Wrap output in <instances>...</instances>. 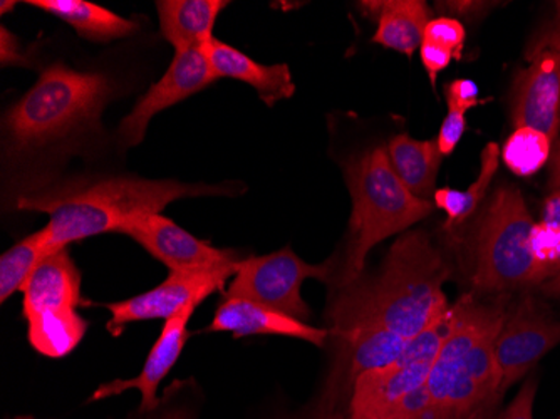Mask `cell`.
Returning a JSON list of instances; mask_svg holds the SVG:
<instances>
[{
	"mask_svg": "<svg viewBox=\"0 0 560 419\" xmlns=\"http://www.w3.org/2000/svg\"><path fill=\"white\" fill-rule=\"evenodd\" d=\"M448 261L423 230L402 233L374 273L338 287L327 319L330 336L385 329L411 340L450 309Z\"/></svg>",
	"mask_w": 560,
	"mask_h": 419,
	"instance_id": "cell-1",
	"label": "cell"
},
{
	"mask_svg": "<svg viewBox=\"0 0 560 419\" xmlns=\"http://www.w3.org/2000/svg\"><path fill=\"white\" fill-rule=\"evenodd\" d=\"M512 298L470 291L453 302L455 321L427 380L423 419H493L502 409L495 345Z\"/></svg>",
	"mask_w": 560,
	"mask_h": 419,
	"instance_id": "cell-2",
	"label": "cell"
},
{
	"mask_svg": "<svg viewBox=\"0 0 560 419\" xmlns=\"http://www.w3.org/2000/svg\"><path fill=\"white\" fill-rule=\"evenodd\" d=\"M232 194L235 190L229 185L119 176L31 191L19 197L18 207L49 216L46 226L50 233V255L65 251L72 242L101 233H119L137 217L162 213L172 201Z\"/></svg>",
	"mask_w": 560,
	"mask_h": 419,
	"instance_id": "cell-3",
	"label": "cell"
},
{
	"mask_svg": "<svg viewBox=\"0 0 560 419\" xmlns=\"http://www.w3.org/2000/svg\"><path fill=\"white\" fill-rule=\"evenodd\" d=\"M113 94L115 84L108 75L56 62L9 109V144L14 151H34L93 131Z\"/></svg>",
	"mask_w": 560,
	"mask_h": 419,
	"instance_id": "cell-4",
	"label": "cell"
},
{
	"mask_svg": "<svg viewBox=\"0 0 560 419\" xmlns=\"http://www.w3.org/2000/svg\"><path fill=\"white\" fill-rule=\"evenodd\" d=\"M346 185L352 198L345 269L338 286L363 276L370 252L396 233L431 216L435 203L415 197L398 178L386 147L368 150L345 166Z\"/></svg>",
	"mask_w": 560,
	"mask_h": 419,
	"instance_id": "cell-5",
	"label": "cell"
},
{
	"mask_svg": "<svg viewBox=\"0 0 560 419\" xmlns=\"http://www.w3.org/2000/svg\"><path fill=\"white\" fill-rule=\"evenodd\" d=\"M534 219L515 185H500L481 216L471 261V292L483 298L536 291L546 273L530 251Z\"/></svg>",
	"mask_w": 560,
	"mask_h": 419,
	"instance_id": "cell-6",
	"label": "cell"
},
{
	"mask_svg": "<svg viewBox=\"0 0 560 419\" xmlns=\"http://www.w3.org/2000/svg\"><path fill=\"white\" fill-rule=\"evenodd\" d=\"M22 312L34 351L50 359L71 354L86 336L81 316V272L68 248L47 255L24 287Z\"/></svg>",
	"mask_w": 560,
	"mask_h": 419,
	"instance_id": "cell-7",
	"label": "cell"
},
{
	"mask_svg": "<svg viewBox=\"0 0 560 419\" xmlns=\"http://www.w3.org/2000/svg\"><path fill=\"white\" fill-rule=\"evenodd\" d=\"M453 321V305H450L443 316L408 342L396 361L361 374L352 386L345 418L386 419L406 396L424 386Z\"/></svg>",
	"mask_w": 560,
	"mask_h": 419,
	"instance_id": "cell-8",
	"label": "cell"
},
{
	"mask_svg": "<svg viewBox=\"0 0 560 419\" xmlns=\"http://www.w3.org/2000/svg\"><path fill=\"white\" fill-rule=\"evenodd\" d=\"M335 267V258L319 266L307 264L291 247L260 257L254 255L237 261L234 279L223 294L259 302L307 323L313 311L302 298V286L307 279L329 283L336 277Z\"/></svg>",
	"mask_w": 560,
	"mask_h": 419,
	"instance_id": "cell-9",
	"label": "cell"
},
{
	"mask_svg": "<svg viewBox=\"0 0 560 419\" xmlns=\"http://www.w3.org/2000/svg\"><path fill=\"white\" fill-rule=\"evenodd\" d=\"M557 346H560V319L547 299L537 291L518 292L517 299L512 298L495 345L505 395L512 386L530 376Z\"/></svg>",
	"mask_w": 560,
	"mask_h": 419,
	"instance_id": "cell-10",
	"label": "cell"
},
{
	"mask_svg": "<svg viewBox=\"0 0 560 419\" xmlns=\"http://www.w3.org/2000/svg\"><path fill=\"white\" fill-rule=\"evenodd\" d=\"M235 269L237 264L200 272H170L165 282L151 291L125 301L101 304L112 312L106 329L118 337L128 324L172 319L188 305H200L213 292L223 291L225 283L234 279Z\"/></svg>",
	"mask_w": 560,
	"mask_h": 419,
	"instance_id": "cell-11",
	"label": "cell"
},
{
	"mask_svg": "<svg viewBox=\"0 0 560 419\" xmlns=\"http://www.w3.org/2000/svg\"><path fill=\"white\" fill-rule=\"evenodd\" d=\"M215 72L201 49L175 53L172 65L159 83L140 97L130 115L122 118L118 128L122 147H138L147 137L148 125L159 113L172 108L187 97L217 83Z\"/></svg>",
	"mask_w": 560,
	"mask_h": 419,
	"instance_id": "cell-12",
	"label": "cell"
},
{
	"mask_svg": "<svg viewBox=\"0 0 560 419\" xmlns=\"http://www.w3.org/2000/svg\"><path fill=\"white\" fill-rule=\"evenodd\" d=\"M122 235L133 238L148 254L153 255L170 272H200L234 266L238 258L235 251H222L209 242L194 237L162 213H144L122 226Z\"/></svg>",
	"mask_w": 560,
	"mask_h": 419,
	"instance_id": "cell-13",
	"label": "cell"
},
{
	"mask_svg": "<svg viewBox=\"0 0 560 419\" xmlns=\"http://www.w3.org/2000/svg\"><path fill=\"white\" fill-rule=\"evenodd\" d=\"M527 61L512 84V123L515 128L539 129L556 141L560 137V55L540 49L528 55Z\"/></svg>",
	"mask_w": 560,
	"mask_h": 419,
	"instance_id": "cell-14",
	"label": "cell"
},
{
	"mask_svg": "<svg viewBox=\"0 0 560 419\" xmlns=\"http://www.w3.org/2000/svg\"><path fill=\"white\" fill-rule=\"evenodd\" d=\"M197 307L198 305H188L172 319L166 321L162 334H160L155 345L151 348L150 354H148L147 361H144L143 370L137 377L101 384L91 396V401H103V399L122 395L125 391L138 389L141 395V412H150L159 408L160 384L175 368L176 361L180 359L182 351H184L188 337H190L188 323H190Z\"/></svg>",
	"mask_w": 560,
	"mask_h": 419,
	"instance_id": "cell-15",
	"label": "cell"
},
{
	"mask_svg": "<svg viewBox=\"0 0 560 419\" xmlns=\"http://www.w3.org/2000/svg\"><path fill=\"white\" fill-rule=\"evenodd\" d=\"M212 333H231L234 339L250 336H282L305 340L323 348L330 330L314 327L304 321L294 319L284 312L267 307L247 299L225 298L217 307L215 317L209 326Z\"/></svg>",
	"mask_w": 560,
	"mask_h": 419,
	"instance_id": "cell-16",
	"label": "cell"
},
{
	"mask_svg": "<svg viewBox=\"0 0 560 419\" xmlns=\"http://www.w3.org/2000/svg\"><path fill=\"white\" fill-rule=\"evenodd\" d=\"M209 59L217 78H232L248 84L259 93L260 100L272 108L279 101L294 96L295 84L291 68L288 65H260L256 59L248 58L242 50L231 44L210 39L201 47Z\"/></svg>",
	"mask_w": 560,
	"mask_h": 419,
	"instance_id": "cell-17",
	"label": "cell"
},
{
	"mask_svg": "<svg viewBox=\"0 0 560 419\" xmlns=\"http://www.w3.org/2000/svg\"><path fill=\"white\" fill-rule=\"evenodd\" d=\"M358 9L364 18L377 22L373 43L408 58L420 49L424 30L435 19L423 0H363Z\"/></svg>",
	"mask_w": 560,
	"mask_h": 419,
	"instance_id": "cell-18",
	"label": "cell"
},
{
	"mask_svg": "<svg viewBox=\"0 0 560 419\" xmlns=\"http://www.w3.org/2000/svg\"><path fill=\"white\" fill-rule=\"evenodd\" d=\"M160 33L182 50L201 49L213 39V27L220 12L229 5L225 0H160L156 2Z\"/></svg>",
	"mask_w": 560,
	"mask_h": 419,
	"instance_id": "cell-19",
	"label": "cell"
},
{
	"mask_svg": "<svg viewBox=\"0 0 560 419\" xmlns=\"http://www.w3.org/2000/svg\"><path fill=\"white\" fill-rule=\"evenodd\" d=\"M389 162L398 178L415 197L430 200L436 191V176L442 168L443 154L439 141L413 140L410 135H396L389 140Z\"/></svg>",
	"mask_w": 560,
	"mask_h": 419,
	"instance_id": "cell-20",
	"label": "cell"
},
{
	"mask_svg": "<svg viewBox=\"0 0 560 419\" xmlns=\"http://www.w3.org/2000/svg\"><path fill=\"white\" fill-rule=\"evenodd\" d=\"M27 5L55 15L74 27L75 33L94 43H109L133 36L138 24L101 5L84 0H30Z\"/></svg>",
	"mask_w": 560,
	"mask_h": 419,
	"instance_id": "cell-21",
	"label": "cell"
},
{
	"mask_svg": "<svg viewBox=\"0 0 560 419\" xmlns=\"http://www.w3.org/2000/svg\"><path fill=\"white\" fill-rule=\"evenodd\" d=\"M500 165V147L489 143L480 154V172L467 190L440 188L433 195V203L446 213L445 229L453 230L470 219L489 191Z\"/></svg>",
	"mask_w": 560,
	"mask_h": 419,
	"instance_id": "cell-22",
	"label": "cell"
},
{
	"mask_svg": "<svg viewBox=\"0 0 560 419\" xmlns=\"http://www.w3.org/2000/svg\"><path fill=\"white\" fill-rule=\"evenodd\" d=\"M50 233L47 226L9 248L0 257V302L4 304L15 292L24 291L25 283L40 261L49 255Z\"/></svg>",
	"mask_w": 560,
	"mask_h": 419,
	"instance_id": "cell-23",
	"label": "cell"
},
{
	"mask_svg": "<svg viewBox=\"0 0 560 419\" xmlns=\"http://www.w3.org/2000/svg\"><path fill=\"white\" fill-rule=\"evenodd\" d=\"M553 141L536 128H515L500 150V160L515 176L537 175L552 156Z\"/></svg>",
	"mask_w": 560,
	"mask_h": 419,
	"instance_id": "cell-24",
	"label": "cell"
},
{
	"mask_svg": "<svg viewBox=\"0 0 560 419\" xmlns=\"http://www.w3.org/2000/svg\"><path fill=\"white\" fill-rule=\"evenodd\" d=\"M465 39H467L465 25L460 21L445 18V15L431 19L423 36L424 44H431V46L448 50L455 61H460L464 58Z\"/></svg>",
	"mask_w": 560,
	"mask_h": 419,
	"instance_id": "cell-25",
	"label": "cell"
},
{
	"mask_svg": "<svg viewBox=\"0 0 560 419\" xmlns=\"http://www.w3.org/2000/svg\"><path fill=\"white\" fill-rule=\"evenodd\" d=\"M530 251L537 264L542 267L546 280L552 279L560 258V229L544 222L534 223L530 233Z\"/></svg>",
	"mask_w": 560,
	"mask_h": 419,
	"instance_id": "cell-26",
	"label": "cell"
},
{
	"mask_svg": "<svg viewBox=\"0 0 560 419\" xmlns=\"http://www.w3.org/2000/svg\"><path fill=\"white\" fill-rule=\"evenodd\" d=\"M537 391H539V376L530 374L522 381L515 398L503 406L493 419H536L534 409H536Z\"/></svg>",
	"mask_w": 560,
	"mask_h": 419,
	"instance_id": "cell-27",
	"label": "cell"
},
{
	"mask_svg": "<svg viewBox=\"0 0 560 419\" xmlns=\"http://www.w3.org/2000/svg\"><path fill=\"white\" fill-rule=\"evenodd\" d=\"M445 100L448 112L467 113L477 108L486 100H480L477 83L471 80H455L445 86Z\"/></svg>",
	"mask_w": 560,
	"mask_h": 419,
	"instance_id": "cell-28",
	"label": "cell"
},
{
	"mask_svg": "<svg viewBox=\"0 0 560 419\" xmlns=\"http://www.w3.org/2000/svg\"><path fill=\"white\" fill-rule=\"evenodd\" d=\"M495 2H483V0H453V2H436V9L445 12V18L456 19V21H478L486 18ZM462 22V21H460Z\"/></svg>",
	"mask_w": 560,
	"mask_h": 419,
	"instance_id": "cell-29",
	"label": "cell"
},
{
	"mask_svg": "<svg viewBox=\"0 0 560 419\" xmlns=\"http://www.w3.org/2000/svg\"><path fill=\"white\" fill-rule=\"evenodd\" d=\"M467 128V119H465L464 113L448 112L446 118L443 119L439 138H436L443 156H448V154L456 150Z\"/></svg>",
	"mask_w": 560,
	"mask_h": 419,
	"instance_id": "cell-30",
	"label": "cell"
},
{
	"mask_svg": "<svg viewBox=\"0 0 560 419\" xmlns=\"http://www.w3.org/2000/svg\"><path fill=\"white\" fill-rule=\"evenodd\" d=\"M420 58L421 65L427 69L431 88H436V80H439L440 72L445 71V69L452 65V61H455L448 50L440 49V47L424 43L421 44L420 47Z\"/></svg>",
	"mask_w": 560,
	"mask_h": 419,
	"instance_id": "cell-31",
	"label": "cell"
},
{
	"mask_svg": "<svg viewBox=\"0 0 560 419\" xmlns=\"http://www.w3.org/2000/svg\"><path fill=\"white\" fill-rule=\"evenodd\" d=\"M540 49H553L560 55V2L556 4V14L544 25L528 44L527 56Z\"/></svg>",
	"mask_w": 560,
	"mask_h": 419,
	"instance_id": "cell-32",
	"label": "cell"
},
{
	"mask_svg": "<svg viewBox=\"0 0 560 419\" xmlns=\"http://www.w3.org/2000/svg\"><path fill=\"white\" fill-rule=\"evenodd\" d=\"M0 62L2 66L27 65V59L19 46L18 37L9 33L4 25L0 27Z\"/></svg>",
	"mask_w": 560,
	"mask_h": 419,
	"instance_id": "cell-33",
	"label": "cell"
},
{
	"mask_svg": "<svg viewBox=\"0 0 560 419\" xmlns=\"http://www.w3.org/2000/svg\"><path fill=\"white\" fill-rule=\"evenodd\" d=\"M539 222L560 229V190L552 191V194L544 200L542 208H540Z\"/></svg>",
	"mask_w": 560,
	"mask_h": 419,
	"instance_id": "cell-34",
	"label": "cell"
},
{
	"mask_svg": "<svg viewBox=\"0 0 560 419\" xmlns=\"http://www.w3.org/2000/svg\"><path fill=\"white\" fill-rule=\"evenodd\" d=\"M552 191L560 190V137L553 141L552 156H550V182Z\"/></svg>",
	"mask_w": 560,
	"mask_h": 419,
	"instance_id": "cell-35",
	"label": "cell"
},
{
	"mask_svg": "<svg viewBox=\"0 0 560 419\" xmlns=\"http://www.w3.org/2000/svg\"><path fill=\"white\" fill-rule=\"evenodd\" d=\"M536 291L547 301H560V273L540 283Z\"/></svg>",
	"mask_w": 560,
	"mask_h": 419,
	"instance_id": "cell-36",
	"label": "cell"
},
{
	"mask_svg": "<svg viewBox=\"0 0 560 419\" xmlns=\"http://www.w3.org/2000/svg\"><path fill=\"white\" fill-rule=\"evenodd\" d=\"M299 419H346L339 416H323L316 408H311L310 415L301 416Z\"/></svg>",
	"mask_w": 560,
	"mask_h": 419,
	"instance_id": "cell-37",
	"label": "cell"
},
{
	"mask_svg": "<svg viewBox=\"0 0 560 419\" xmlns=\"http://www.w3.org/2000/svg\"><path fill=\"white\" fill-rule=\"evenodd\" d=\"M160 419H191L190 416L185 415L184 411H173L168 412V415L163 416Z\"/></svg>",
	"mask_w": 560,
	"mask_h": 419,
	"instance_id": "cell-38",
	"label": "cell"
},
{
	"mask_svg": "<svg viewBox=\"0 0 560 419\" xmlns=\"http://www.w3.org/2000/svg\"><path fill=\"white\" fill-rule=\"evenodd\" d=\"M14 5H15V2H5V0H2V2H0V12H2V14H5V12L9 11V9H14Z\"/></svg>",
	"mask_w": 560,
	"mask_h": 419,
	"instance_id": "cell-39",
	"label": "cell"
},
{
	"mask_svg": "<svg viewBox=\"0 0 560 419\" xmlns=\"http://www.w3.org/2000/svg\"><path fill=\"white\" fill-rule=\"evenodd\" d=\"M557 273H560V258H559V261H557V266H556V276Z\"/></svg>",
	"mask_w": 560,
	"mask_h": 419,
	"instance_id": "cell-40",
	"label": "cell"
},
{
	"mask_svg": "<svg viewBox=\"0 0 560 419\" xmlns=\"http://www.w3.org/2000/svg\"><path fill=\"white\" fill-rule=\"evenodd\" d=\"M556 419H560V415H559V416H557V418H556Z\"/></svg>",
	"mask_w": 560,
	"mask_h": 419,
	"instance_id": "cell-41",
	"label": "cell"
},
{
	"mask_svg": "<svg viewBox=\"0 0 560 419\" xmlns=\"http://www.w3.org/2000/svg\"><path fill=\"white\" fill-rule=\"evenodd\" d=\"M21 419H30V418H21Z\"/></svg>",
	"mask_w": 560,
	"mask_h": 419,
	"instance_id": "cell-42",
	"label": "cell"
}]
</instances>
